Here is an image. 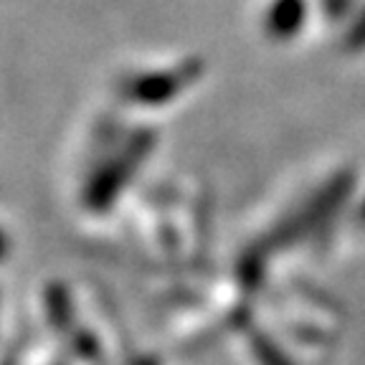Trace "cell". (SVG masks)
Here are the masks:
<instances>
[{
    "instance_id": "6da1fadb",
    "label": "cell",
    "mask_w": 365,
    "mask_h": 365,
    "mask_svg": "<svg viewBox=\"0 0 365 365\" xmlns=\"http://www.w3.org/2000/svg\"><path fill=\"white\" fill-rule=\"evenodd\" d=\"M6 234H3V231H0V257H3V254H6Z\"/></svg>"
}]
</instances>
